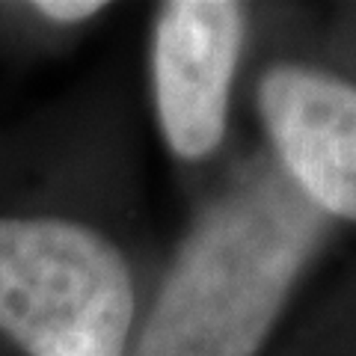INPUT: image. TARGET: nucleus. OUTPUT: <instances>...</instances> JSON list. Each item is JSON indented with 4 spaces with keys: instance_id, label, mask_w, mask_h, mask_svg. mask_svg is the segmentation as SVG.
<instances>
[{
    "instance_id": "nucleus-4",
    "label": "nucleus",
    "mask_w": 356,
    "mask_h": 356,
    "mask_svg": "<svg viewBox=\"0 0 356 356\" xmlns=\"http://www.w3.org/2000/svg\"><path fill=\"white\" fill-rule=\"evenodd\" d=\"M259 110L303 196L356 222V86L312 65L276 63L259 81Z\"/></svg>"
},
{
    "instance_id": "nucleus-5",
    "label": "nucleus",
    "mask_w": 356,
    "mask_h": 356,
    "mask_svg": "<svg viewBox=\"0 0 356 356\" xmlns=\"http://www.w3.org/2000/svg\"><path fill=\"white\" fill-rule=\"evenodd\" d=\"M104 13H110V3H102V0L0 3V57H33V54L81 33Z\"/></svg>"
},
{
    "instance_id": "nucleus-1",
    "label": "nucleus",
    "mask_w": 356,
    "mask_h": 356,
    "mask_svg": "<svg viewBox=\"0 0 356 356\" xmlns=\"http://www.w3.org/2000/svg\"><path fill=\"white\" fill-rule=\"evenodd\" d=\"M143 321L140 276L113 229L65 196L33 137L0 152V350L128 356Z\"/></svg>"
},
{
    "instance_id": "nucleus-6",
    "label": "nucleus",
    "mask_w": 356,
    "mask_h": 356,
    "mask_svg": "<svg viewBox=\"0 0 356 356\" xmlns=\"http://www.w3.org/2000/svg\"><path fill=\"white\" fill-rule=\"evenodd\" d=\"M3 140H6V131H0V152H3Z\"/></svg>"
},
{
    "instance_id": "nucleus-3",
    "label": "nucleus",
    "mask_w": 356,
    "mask_h": 356,
    "mask_svg": "<svg viewBox=\"0 0 356 356\" xmlns=\"http://www.w3.org/2000/svg\"><path fill=\"white\" fill-rule=\"evenodd\" d=\"M243 48V9L229 0H170L152 24L154 116L181 163L211 158L226 137L232 81Z\"/></svg>"
},
{
    "instance_id": "nucleus-2",
    "label": "nucleus",
    "mask_w": 356,
    "mask_h": 356,
    "mask_svg": "<svg viewBox=\"0 0 356 356\" xmlns=\"http://www.w3.org/2000/svg\"><path fill=\"white\" fill-rule=\"evenodd\" d=\"M309 199L280 181L211 202L154 288L128 356H255L318 241Z\"/></svg>"
}]
</instances>
